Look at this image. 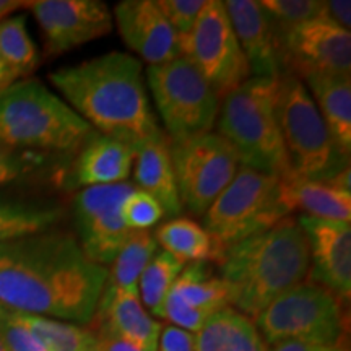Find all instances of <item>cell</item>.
Returning <instances> with one entry per match:
<instances>
[{"label":"cell","instance_id":"23","mask_svg":"<svg viewBox=\"0 0 351 351\" xmlns=\"http://www.w3.org/2000/svg\"><path fill=\"white\" fill-rule=\"evenodd\" d=\"M328 130L345 155L351 152V80L350 75L311 73L301 78Z\"/></svg>","mask_w":351,"mask_h":351},{"label":"cell","instance_id":"18","mask_svg":"<svg viewBox=\"0 0 351 351\" xmlns=\"http://www.w3.org/2000/svg\"><path fill=\"white\" fill-rule=\"evenodd\" d=\"M230 16L241 51L249 64L251 77L280 78L283 73L280 41L275 25L261 2L226 0L223 2Z\"/></svg>","mask_w":351,"mask_h":351},{"label":"cell","instance_id":"28","mask_svg":"<svg viewBox=\"0 0 351 351\" xmlns=\"http://www.w3.org/2000/svg\"><path fill=\"white\" fill-rule=\"evenodd\" d=\"M156 252L158 243L150 230L132 231L129 239L112 261L111 271L108 270L104 288L125 289L138 295L140 276Z\"/></svg>","mask_w":351,"mask_h":351},{"label":"cell","instance_id":"4","mask_svg":"<svg viewBox=\"0 0 351 351\" xmlns=\"http://www.w3.org/2000/svg\"><path fill=\"white\" fill-rule=\"evenodd\" d=\"M278 78L251 77L223 98L217 119L241 166L276 178L291 174L276 121Z\"/></svg>","mask_w":351,"mask_h":351},{"label":"cell","instance_id":"41","mask_svg":"<svg viewBox=\"0 0 351 351\" xmlns=\"http://www.w3.org/2000/svg\"><path fill=\"white\" fill-rule=\"evenodd\" d=\"M12 83H15V78L10 75L5 65H3L2 60H0V91L5 90L7 86H10Z\"/></svg>","mask_w":351,"mask_h":351},{"label":"cell","instance_id":"12","mask_svg":"<svg viewBox=\"0 0 351 351\" xmlns=\"http://www.w3.org/2000/svg\"><path fill=\"white\" fill-rule=\"evenodd\" d=\"M134 191V184L119 182L86 187L77 194L73 200L75 238L88 261L101 267L111 265L129 239L132 230L122 219L121 207Z\"/></svg>","mask_w":351,"mask_h":351},{"label":"cell","instance_id":"38","mask_svg":"<svg viewBox=\"0 0 351 351\" xmlns=\"http://www.w3.org/2000/svg\"><path fill=\"white\" fill-rule=\"evenodd\" d=\"M324 19L330 20L340 28L350 32L351 3L348 0H327L324 2Z\"/></svg>","mask_w":351,"mask_h":351},{"label":"cell","instance_id":"3","mask_svg":"<svg viewBox=\"0 0 351 351\" xmlns=\"http://www.w3.org/2000/svg\"><path fill=\"white\" fill-rule=\"evenodd\" d=\"M218 263V275L230 289L231 306L245 317L258 314L309 274V244L293 217L270 230L230 245Z\"/></svg>","mask_w":351,"mask_h":351},{"label":"cell","instance_id":"1","mask_svg":"<svg viewBox=\"0 0 351 351\" xmlns=\"http://www.w3.org/2000/svg\"><path fill=\"white\" fill-rule=\"evenodd\" d=\"M108 269L88 261L75 236L49 230L0 245V306L86 326Z\"/></svg>","mask_w":351,"mask_h":351},{"label":"cell","instance_id":"21","mask_svg":"<svg viewBox=\"0 0 351 351\" xmlns=\"http://www.w3.org/2000/svg\"><path fill=\"white\" fill-rule=\"evenodd\" d=\"M134 178L140 191L150 194L163 208L165 217L182 213V204L176 186L174 169L169 156V140L166 134L135 145Z\"/></svg>","mask_w":351,"mask_h":351},{"label":"cell","instance_id":"29","mask_svg":"<svg viewBox=\"0 0 351 351\" xmlns=\"http://www.w3.org/2000/svg\"><path fill=\"white\" fill-rule=\"evenodd\" d=\"M0 60L15 82L28 77L39 64L36 44L29 36L23 15L0 21Z\"/></svg>","mask_w":351,"mask_h":351},{"label":"cell","instance_id":"26","mask_svg":"<svg viewBox=\"0 0 351 351\" xmlns=\"http://www.w3.org/2000/svg\"><path fill=\"white\" fill-rule=\"evenodd\" d=\"M2 314L13 322L33 332L47 351H99L98 337L93 328L64 322L44 315L20 313L0 306Z\"/></svg>","mask_w":351,"mask_h":351},{"label":"cell","instance_id":"16","mask_svg":"<svg viewBox=\"0 0 351 351\" xmlns=\"http://www.w3.org/2000/svg\"><path fill=\"white\" fill-rule=\"evenodd\" d=\"M309 244L311 278L330 291L339 301L351 295V226L350 221H333L301 217L296 219Z\"/></svg>","mask_w":351,"mask_h":351},{"label":"cell","instance_id":"2","mask_svg":"<svg viewBox=\"0 0 351 351\" xmlns=\"http://www.w3.org/2000/svg\"><path fill=\"white\" fill-rule=\"evenodd\" d=\"M49 80L67 104L101 135L135 147L165 134L152 111L142 62L124 52H108L56 70Z\"/></svg>","mask_w":351,"mask_h":351},{"label":"cell","instance_id":"37","mask_svg":"<svg viewBox=\"0 0 351 351\" xmlns=\"http://www.w3.org/2000/svg\"><path fill=\"white\" fill-rule=\"evenodd\" d=\"M96 337H98L99 351H142L137 345L130 343L125 339L112 332L111 328L104 326V324L96 322V328H93Z\"/></svg>","mask_w":351,"mask_h":351},{"label":"cell","instance_id":"13","mask_svg":"<svg viewBox=\"0 0 351 351\" xmlns=\"http://www.w3.org/2000/svg\"><path fill=\"white\" fill-rule=\"evenodd\" d=\"M278 41L283 73L350 75L351 34L324 16L285 29Z\"/></svg>","mask_w":351,"mask_h":351},{"label":"cell","instance_id":"8","mask_svg":"<svg viewBox=\"0 0 351 351\" xmlns=\"http://www.w3.org/2000/svg\"><path fill=\"white\" fill-rule=\"evenodd\" d=\"M147 82L169 140L207 134L217 125L218 95L186 57L150 65Z\"/></svg>","mask_w":351,"mask_h":351},{"label":"cell","instance_id":"24","mask_svg":"<svg viewBox=\"0 0 351 351\" xmlns=\"http://www.w3.org/2000/svg\"><path fill=\"white\" fill-rule=\"evenodd\" d=\"M195 351H269L249 317L232 307L210 315L195 333Z\"/></svg>","mask_w":351,"mask_h":351},{"label":"cell","instance_id":"9","mask_svg":"<svg viewBox=\"0 0 351 351\" xmlns=\"http://www.w3.org/2000/svg\"><path fill=\"white\" fill-rule=\"evenodd\" d=\"M254 326L265 345L300 341L333 346L343 333V315L340 301L330 291L302 282L271 301Z\"/></svg>","mask_w":351,"mask_h":351},{"label":"cell","instance_id":"22","mask_svg":"<svg viewBox=\"0 0 351 351\" xmlns=\"http://www.w3.org/2000/svg\"><path fill=\"white\" fill-rule=\"evenodd\" d=\"M282 199L288 212H301L302 217L350 221L351 194L341 192L322 181L296 178L289 174L280 179Z\"/></svg>","mask_w":351,"mask_h":351},{"label":"cell","instance_id":"25","mask_svg":"<svg viewBox=\"0 0 351 351\" xmlns=\"http://www.w3.org/2000/svg\"><path fill=\"white\" fill-rule=\"evenodd\" d=\"M156 243L182 262H218L226 249L204 226L189 218H174L158 226Z\"/></svg>","mask_w":351,"mask_h":351},{"label":"cell","instance_id":"10","mask_svg":"<svg viewBox=\"0 0 351 351\" xmlns=\"http://www.w3.org/2000/svg\"><path fill=\"white\" fill-rule=\"evenodd\" d=\"M169 156L182 208L197 217L205 215L241 166L231 145L215 132L169 140Z\"/></svg>","mask_w":351,"mask_h":351},{"label":"cell","instance_id":"31","mask_svg":"<svg viewBox=\"0 0 351 351\" xmlns=\"http://www.w3.org/2000/svg\"><path fill=\"white\" fill-rule=\"evenodd\" d=\"M261 5L269 13L278 34L291 26L324 16V2L317 0H262Z\"/></svg>","mask_w":351,"mask_h":351},{"label":"cell","instance_id":"6","mask_svg":"<svg viewBox=\"0 0 351 351\" xmlns=\"http://www.w3.org/2000/svg\"><path fill=\"white\" fill-rule=\"evenodd\" d=\"M275 111L293 176L326 182L350 168V156L341 152L300 78L282 73Z\"/></svg>","mask_w":351,"mask_h":351},{"label":"cell","instance_id":"5","mask_svg":"<svg viewBox=\"0 0 351 351\" xmlns=\"http://www.w3.org/2000/svg\"><path fill=\"white\" fill-rule=\"evenodd\" d=\"M93 134V127L41 82L23 78L0 91V143L23 152H69Z\"/></svg>","mask_w":351,"mask_h":351},{"label":"cell","instance_id":"42","mask_svg":"<svg viewBox=\"0 0 351 351\" xmlns=\"http://www.w3.org/2000/svg\"><path fill=\"white\" fill-rule=\"evenodd\" d=\"M0 351H7V350H5V345H3V341H2V339H0Z\"/></svg>","mask_w":351,"mask_h":351},{"label":"cell","instance_id":"36","mask_svg":"<svg viewBox=\"0 0 351 351\" xmlns=\"http://www.w3.org/2000/svg\"><path fill=\"white\" fill-rule=\"evenodd\" d=\"M156 351H195V333L176 326L161 330Z\"/></svg>","mask_w":351,"mask_h":351},{"label":"cell","instance_id":"35","mask_svg":"<svg viewBox=\"0 0 351 351\" xmlns=\"http://www.w3.org/2000/svg\"><path fill=\"white\" fill-rule=\"evenodd\" d=\"M0 339L7 351H47L33 332L5 317L2 311H0Z\"/></svg>","mask_w":351,"mask_h":351},{"label":"cell","instance_id":"40","mask_svg":"<svg viewBox=\"0 0 351 351\" xmlns=\"http://www.w3.org/2000/svg\"><path fill=\"white\" fill-rule=\"evenodd\" d=\"M21 7H25V2H20V0H0V21L7 19L8 13Z\"/></svg>","mask_w":351,"mask_h":351},{"label":"cell","instance_id":"33","mask_svg":"<svg viewBox=\"0 0 351 351\" xmlns=\"http://www.w3.org/2000/svg\"><path fill=\"white\" fill-rule=\"evenodd\" d=\"M205 2L207 0H156V5L163 12L179 38H182L192 32L200 12L204 10Z\"/></svg>","mask_w":351,"mask_h":351},{"label":"cell","instance_id":"7","mask_svg":"<svg viewBox=\"0 0 351 351\" xmlns=\"http://www.w3.org/2000/svg\"><path fill=\"white\" fill-rule=\"evenodd\" d=\"M289 217L280 178L239 166L232 181L204 215V228L223 247L274 228Z\"/></svg>","mask_w":351,"mask_h":351},{"label":"cell","instance_id":"32","mask_svg":"<svg viewBox=\"0 0 351 351\" xmlns=\"http://www.w3.org/2000/svg\"><path fill=\"white\" fill-rule=\"evenodd\" d=\"M121 215L129 230L145 231L155 226L165 217V212L150 194L135 189L122 204Z\"/></svg>","mask_w":351,"mask_h":351},{"label":"cell","instance_id":"20","mask_svg":"<svg viewBox=\"0 0 351 351\" xmlns=\"http://www.w3.org/2000/svg\"><path fill=\"white\" fill-rule=\"evenodd\" d=\"M134 147L106 135H91L82 145L72 171L75 187L109 186L125 182L134 166Z\"/></svg>","mask_w":351,"mask_h":351},{"label":"cell","instance_id":"27","mask_svg":"<svg viewBox=\"0 0 351 351\" xmlns=\"http://www.w3.org/2000/svg\"><path fill=\"white\" fill-rule=\"evenodd\" d=\"M62 217L64 210L59 205L0 194V245L49 231Z\"/></svg>","mask_w":351,"mask_h":351},{"label":"cell","instance_id":"17","mask_svg":"<svg viewBox=\"0 0 351 351\" xmlns=\"http://www.w3.org/2000/svg\"><path fill=\"white\" fill-rule=\"evenodd\" d=\"M121 38L150 65L182 57L179 34L153 0H124L114 8Z\"/></svg>","mask_w":351,"mask_h":351},{"label":"cell","instance_id":"34","mask_svg":"<svg viewBox=\"0 0 351 351\" xmlns=\"http://www.w3.org/2000/svg\"><path fill=\"white\" fill-rule=\"evenodd\" d=\"M39 163H41L39 156L0 143V186L21 178Z\"/></svg>","mask_w":351,"mask_h":351},{"label":"cell","instance_id":"11","mask_svg":"<svg viewBox=\"0 0 351 351\" xmlns=\"http://www.w3.org/2000/svg\"><path fill=\"white\" fill-rule=\"evenodd\" d=\"M179 41L182 57L194 64L219 99L251 78L221 0H207L192 32Z\"/></svg>","mask_w":351,"mask_h":351},{"label":"cell","instance_id":"19","mask_svg":"<svg viewBox=\"0 0 351 351\" xmlns=\"http://www.w3.org/2000/svg\"><path fill=\"white\" fill-rule=\"evenodd\" d=\"M95 319L142 351L158 350L163 327L147 313L135 293L104 288Z\"/></svg>","mask_w":351,"mask_h":351},{"label":"cell","instance_id":"30","mask_svg":"<svg viewBox=\"0 0 351 351\" xmlns=\"http://www.w3.org/2000/svg\"><path fill=\"white\" fill-rule=\"evenodd\" d=\"M186 262L166 251H158L138 280V298L148 314L165 319V301Z\"/></svg>","mask_w":351,"mask_h":351},{"label":"cell","instance_id":"39","mask_svg":"<svg viewBox=\"0 0 351 351\" xmlns=\"http://www.w3.org/2000/svg\"><path fill=\"white\" fill-rule=\"evenodd\" d=\"M269 351H345L341 346H324V345H309L300 343V341H282V343L271 345Z\"/></svg>","mask_w":351,"mask_h":351},{"label":"cell","instance_id":"14","mask_svg":"<svg viewBox=\"0 0 351 351\" xmlns=\"http://www.w3.org/2000/svg\"><path fill=\"white\" fill-rule=\"evenodd\" d=\"M25 8L41 28L47 56H60L112 29V13L101 0H34Z\"/></svg>","mask_w":351,"mask_h":351},{"label":"cell","instance_id":"15","mask_svg":"<svg viewBox=\"0 0 351 351\" xmlns=\"http://www.w3.org/2000/svg\"><path fill=\"white\" fill-rule=\"evenodd\" d=\"M231 306L230 289L210 262H189L169 289L165 319L176 327L197 333L210 315Z\"/></svg>","mask_w":351,"mask_h":351}]
</instances>
